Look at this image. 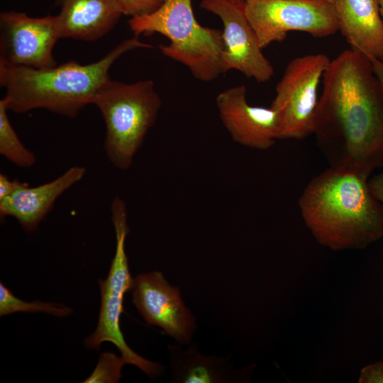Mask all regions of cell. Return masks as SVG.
Listing matches in <instances>:
<instances>
[{"mask_svg":"<svg viewBox=\"0 0 383 383\" xmlns=\"http://www.w3.org/2000/svg\"><path fill=\"white\" fill-rule=\"evenodd\" d=\"M313 134L330 167L368 175L383 167V92L371 61L352 49L331 60Z\"/></svg>","mask_w":383,"mask_h":383,"instance_id":"6da1fadb","label":"cell"},{"mask_svg":"<svg viewBox=\"0 0 383 383\" xmlns=\"http://www.w3.org/2000/svg\"><path fill=\"white\" fill-rule=\"evenodd\" d=\"M368 174L329 167L313 177L299 198L306 227L333 251L363 249L383 236V207L372 194Z\"/></svg>","mask_w":383,"mask_h":383,"instance_id":"7a4b0ae2","label":"cell"},{"mask_svg":"<svg viewBox=\"0 0 383 383\" xmlns=\"http://www.w3.org/2000/svg\"><path fill=\"white\" fill-rule=\"evenodd\" d=\"M138 36L126 39L99 60L87 65L70 61L47 69L0 65V84L6 89L9 111L25 113L36 109L75 117L92 104L109 80L114 62L138 48H152Z\"/></svg>","mask_w":383,"mask_h":383,"instance_id":"3957f363","label":"cell"},{"mask_svg":"<svg viewBox=\"0 0 383 383\" xmlns=\"http://www.w3.org/2000/svg\"><path fill=\"white\" fill-rule=\"evenodd\" d=\"M135 35L158 33L170 40L160 45L165 56L186 66L198 80L209 82L224 74L222 30L202 26L194 16L192 0H165L152 13L131 18Z\"/></svg>","mask_w":383,"mask_h":383,"instance_id":"277c9868","label":"cell"},{"mask_svg":"<svg viewBox=\"0 0 383 383\" xmlns=\"http://www.w3.org/2000/svg\"><path fill=\"white\" fill-rule=\"evenodd\" d=\"M92 104L104 121V149L109 160L118 170H128L161 107L154 82L126 83L110 79L101 87Z\"/></svg>","mask_w":383,"mask_h":383,"instance_id":"5b68a950","label":"cell"},{"mask_svg":"<svg viewBox=\"0 0 383 383\" xmlns=\"http://www.w3.org/2000/svg\"><path fill=\"white\" fill-rule=\"evenodd\" d=\"M111 221L115 231L116 245L114 257L106 279H99L101 306L95 331L86 338L89 349H99L104 342L113 343L121 352L126 364L136 366L147 375H159L162 367L134 352L123 337L120 327V318L123 312V298L133 285L128 260L126 252V238L130 231L128 211L124 200L116 196L111 204Z\"/></svg>","mask_w":383,"mask_h":383,"instance_id":"8992f818","label":"cell"},{"mask_svg":"<svg viewBox=\"0 0 383 383\" xmlns=\"http://www.w3.org/2000/svg\"><path fill=\"white\" fill-rule=\"evenodd\" d=\"M330 61L326 54L314 53L287 65L270 105L279 115V140H301L313 134L318 87Z\"/></svg>","mask_w":383,"mask_h":383,"instance_id":"52a82bcc","label":"cell"},{"mask_svg":"<svg viewBox=\"0 0 383 383\" xmlns=\"http://www.w3.org/2000/svg\"><path fill=\"white\" fill-rule=\"evenodd\" d=\"M245 13L262 50L291 31L314 38L338 31L333 3L326 0H245Z\"/></svg>","mask_w":383,"mask_h":383,"instance_id":"ba28073f","label":"cell"},{"mask_svg":"<svg viewBox=\"0 0 383 383\" xmlns=\"http://www.w3.org/2000/svg\"><path fill=\"white\" fill-rule=\"evenodd\" d=\"M201 9L218 16L223 23V72L236 70L258 83L268 82L274 68L262 53L245 13V1L202 0Z\"/></svg>","mask_w":383,"mask_h":383,"instance_id":"9c48e42d","label":"cell"},{"mask_svg":"<svg viewBox=\"0 0 383 383\" xmlns=\"http://www.w3.org/2000/svg\"><path fill=\"white\" fill-rule=\"evenodd\" d=\"M60 32L55 16L30 17L6 11L0 15V65L35 69L55 67L52 50Z\"/></svg>","mask_w":383,"mask_h":383,"instance_id":"30bf717a","label":"cell"},{"mask_svg":"<svg viewBox=\"0 0 383 383\" xmlns=\"http://www.w3.org/2000/svg\"><path fill=\"white\" fill-rule=\"evenodd\" d=\"M133 303L152 326L162 328L178 344H188L196 329L194 317L184 305L179 289L160 272L138 274L131 289Z\"/></svg>","mask_w":383,"mask_h":383,"instance_id":"8fae6325","label":"cell"},{"mask_svg":"<svg viewBox=\"0 0 383 383\" xmlns=\"http://www.w3.org/2000/svg\"><path fill=\"white\" fill-rule=\"evenodd\" d=\"M246 90L245 85H238L220 92L216 99L219 117L234 142L267 150L279 140V115L270 106L249 104Z\"/></svg>","mask_w":383,"mask_h":383,"instance_id":"7c38bea8","label":"cell"},{"mask_svg":"<svg viewBox=\"0 0 383 383\" xmlns=\"http://www.w3.org/2000/svg\"><path fill=\"white\" fill-rule=\"evenodd\" d=\"M86 168L73 166L56 179L35 187L27 183L0 200L1 218H15L27 232L35 231L52 209L56 200L84 177Z\"/></svg>","mask_w":383,"mask_h":383,"instance_id":"4fadbf2b","label":"cell"},{"mask_svg":"<svg viewBox=\"0 0 383 383\" xmlns=\"http://www.w3.org/2000/svg\"><path fill=\"white\" fill-rule=\"evenodd\" d=\"M338 30L350 49L370 61L383 59V23L378 0H333Z\"/></svg>","mask_w":383,"mask_h":383,"instance_id":"5bb4252c","label":"cell"},{"mask_svg":"<svg viewBox=\"0 0 383 383\" xmlns=\"http://www.w3.org/2000/svg\"><path fill=\"white\" fill-rule=\"evenodd\" d=\"M55 16L60 38L94 41L111 31L121 9L116 0H61Z\"/></svg>","mask_w":383,"mask_h":383,"instance_id":"9a60e30c","label":"cell"},{"mask_svg":"<svg viewBox=\"0 0 383 383\" xmlns=\"http://www.w3.org/2000/svg\"><path fill=\"white\" fill-rule=\"evenodd\" d=\"M173 381L180 383L236 382L243 379L245 370H235L228 358L199 353L196 343L187 350L179 345H169Z\"/></svg>","mask_w":383,"mask_h":383,"instance_id":"2e32d148","label":"cell"},{"mask_svg":"<svg viewBox=\"0 0 383 383\" xmlns=\"http://www.w3.org/2000/svg\"><path fill=\"white\" fill-rule=\"evenodd\" d=\"M7 101L0 100V154L18 167H30L35 163V154L21 142L8 116Z\"/></svg>","mask_w":383,"mask_h":383,"instance_id":"e0dca14e","label":"cell"},{"mask_svg":"<svg viewBox=\"0 0 383 383\" xmlns=\"http://www.w3.org/2000/svg\"><path fill=\"white\" fill-rule=\"evenodd\" d=\"M16 312H44L57 317H64L72 313L67 306H60L53 303L34 301L28 302L21 300L13 294L2 282L0 283V316H6Z\"/></svg>","mask_w":383,"mask_h":383,"instance_id":"ac0fdd59","label":"cell"},{"mask_svg":"<svg viewBox=\"0 0 383 383\" xmlns=\"http://www.w3.org/2000/svg\"><path fill=\"white\" fill-rule=\"evenodd\" d=\"M126 364L122 357L113 353L105 352L100 355L98 363L93 372L84 383H116L122 374L123 366Z\"/></svg>","mask_w":383,"mask_h":383,"instance_id":"d6986e66","label":"cell"},{"mask_svg":"<svg viewBox=\"0 0 383 383\" xmlns=\"http://www.w3.org/2000/svg\"><path fill=\"white\" fill-rule=\"evenodd\" d=\"M123 15L143 16L157 10L165 0H116Z\"/></svg>","mask_w":383,"mask_h":383,"instance_id":"ffe728a7","label":"cell"},{"mask_svg":"<svg viewBox=\"0 0 383 383\" xmlns=\"http://www.w3.org/2000/svg\"><path fill=\"white\" fill-rule=\"evenodd\" d=\"M358 382L360 383H382L383 362H377L367 365L361 370Z\"/></svg>","mask_w":383,"mask_h":383,"instance_id":"44dd1931","label":"cell"},{"mask_svg":"<svg viewBox=\"0 0 383 383\" xmlns=\"http://www.w3.org/2000/svg\"><path fill=\"white\" fill-rule=\"evenodd\" d=\"M24 182H21L18 179L11 180L4 174H0V200L11 195L18 188H20Z\"/></svg>","mask_w":383,"mask_h":383,"instance_id":"7402d4cb","label":"cell"},{"mask_svg":"<svg viewBox=\"0 0 383 383\" xmlns=\"http://www.w3.org/2000/svg\"><path fill=\"white\" fill-rule=\"evenodd\" d=\"M368 186L373 196L383 207V171L369 179Z\"/></svg>","mask_w":383,"mask_h":383,"instance_id":"603a6c76","label":"cell"},{"mask_svg":"<svg viewBox=\"0 0 383 383\" xmlns=\"http://www.w3.org/2000/svg\"><path fill=\"white\" fill-rule=\"evenodd\" d=\"M374 72L380 84L383 92V59L371 61Z\"/></svg>","mask_w":383,"mask_h":383,"instance_id":"cb8c5ba5","label":"cell"},{"mask_svg":"<svg viewBox=\"0 0 383 383\" xmlns=\"http://www.w3.org/2000/svg\"><path fill=\"white\" fill-rule=\"evenodd\" d=\"M378 1H379V5L380 15H381L382 23H383V0H378Z\"/></svg>","mask_w":383,"mask_h":383,"instance_id":"d4e9b609","label":"cell"},{"mask_svg":"<svg viewBox=\"0 0 383 383\" xmlns=\"http://www.w3.org/2000/svg\"><path fill=\"white\" fill-rule=\"evenodd\" d=\"M326 1H328L333 2V0H326Z\"/></svg>","mask_w":383,"mask_h":383,"instance_id":"484cf974","label":"cell"},{"mask_svg":"<svg viewBox=\"0 0 383 383\" xmlns=\"http://www.w3.org/2000/svg\"><path fill=\"white\" fill-rule=\"evenodd\" d=\"M60 2L61 1V0H58Z\"/></svg>","mask_w":383,"mask_h":383,"instance_id":"4316f807","label":"cell"},{"mask_svg":"<svg viewBox=\"0 0 383 383\" xmlns=\"http://www.w3.org/2000/svg\"><path fill=\"white\" fill-rule=\"evenodd\" d=\"M241 1H245V0H241Z\"/></svg>","mask_w":383,"mask_h":383,"instance_id":"83f0119b","label":"cell"}]
</instances>
